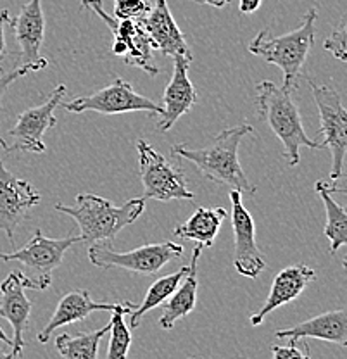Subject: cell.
Listing matches in <instances>:
<instances>
[{
	"label": "cell",
	"instance_id": "cell-1",
	"mask_svg": "<svg viewBox=\"0 0 347 359\" xmlns=\"http://www.w3.org/2000/svg\"><path fill=\"white\" fill-rule=\"evenodd\" d=\"M254 132L251 125H237L222 130L212 142L203 149H190L185 144H177L171 149L175 157L189 161L209 182L231 190L254 194L256 187L251 185L238 161V145L245 135Z\"/></svg>",
	"mask_w": 347,
	"mask_h": 359
},
{
	"label": "cell",
	"instance_id": "cell-2",
	"mask_svg": "<svg viewBox=\"0 0 347 359\" xmlns=\"http://www.w3.org/2000/svg\"><path fill=\"white\" fill-rule=\"evenodd\" d=\"M54 208L55 211L64 212L78 223L81 242L111 245L123 228L133 224L144 215L145 201L140 197L116 208L113 202L95 194H78L76 204L73 208L62 202H57Z\"/></svg>",
	"mask_w": 347,
	"mask_h": 359
},
{
	"label": "cell",
	"instance_id": "cell-3",
	"mask_svg": "<svg viewBox=\"0 0 347 359\" xmlns=\"http://www.w3.org/2000/svg\"><path fill=\"white\" fill-rule=\"evenodd\" d=\"M292 90L277 87L273 81H261L256 87L257 114L266 121L271 132L283 144L289 166H297L301 161V147L322 149L318 142L309 138L302 128L299 107Z\"/></svg>",
	"mask_w": 347,
	"mask_h": 359
},
{
	"label": "cell",
	"instance_id": "cell-4",
	"mask_svg": "<svg viewBox=\"0 0 347 359\" xmlns=\"http://www.w3.org/2000/svg\"><path fill=\"white\" fill-rule=\"evenodd\" d=\"M318 14L315 7L306 13L301 26L280 36H271L270 29H261L249 43V52L278 66L283 73V88H297L302 65L315 45V22Z\"/></svg>",
	"mask_w": 347,
	"mask_h": 359
},
{
	"label": "cell",
	"instance_id": "cell-5",
	"mask_svg": "<svg viewBox=\"0 0 347 359\" xmlns=\"http://www.w3.org/2000/svg\"><path fill=\"white\" fill-rule=\"evenodd\" d=\"M81 237L48 238L42 230H35V235L28 244L13 252H0L4 263H20L28 269L25 273L32 282L33 290H47L52 283V273L61 266L64 254L71 245L80 244Z\"/></svg>",
	"mask_w": 347,
	"mask_h": 359
},
{
	"label": "cell",
	"instance_id": "cell-6",
	"mask_svg": "<svg viewBox=\"0 0 347 359\" xmlns=\"http://www.w3.org/2000/svg\"><path fill=\"white\" fill-rule=\"evenodd\" d=\"M184 256V245L175 242L147 244L137 249L118 252L107 244H92L88 249V259L93 266L111 269L119 268L142 275H158L171 261Z\"/></svg>",
	"mask_w": 347,
	"mask_h": 359
},
{
	"label": "cell",
	"instance_id": "cell-7",
	"mask_svg": "<svg viewBox=\"0 0 347 359\" xmlns=\"http://www.w3.org/2000/svg\"><path fill=\"white\" fill-rule=\"evenodd\" d=\"M139 151V171L144 183V196L142 199L154 201H192L196 194L190 192L186 187L184 171L168 163L161 152L145 140L137 142Z\"/></svg>",
	"mask_w": 347,
	"mask_h": 359
},
{
	"label": "cell",
	"instance_id": "cell-8",
	"mask_svg": "<svg viewBox=\"0 0 347 359\" xmlns=\"http://www.w3.org/2000/svg\"><path fill=\"white\" fill-rule=\"evenodd\" d=\"M311 85L313 99L318 107L322 119V133L325 140L320 147H328L332 154L330 180L337 182L342 177L347 151V111L342 106V99L337 90L322 85L313 78H308Z\"/></svg>",
	"mask_w": 347,
	"mask_h": 359
},
{
	"label": "cell",
	"instance_id": "cell-9",
	"mask_svg": "<svg viewBox=\"0 0 347 359\" xmlns=\"http://www.w3.org/2000/svg\"><path fill=\"white\" fill-rule=\"evenodd\" d=\"M83 7H88L109 26L114 35L113 52L123 59L126 65L140 67L147 74L154 76L159 73L158 66L152 65V45L147 32L142 26L140 20H118L104 11L102 0H81Z\"/></svg>",
	"mask_w": 347,
	"mask_h": 359
},
{
	"label": "cell",
	"instance_id": "cell-10",
	"mask_svg": "<svg viewBox=\"0 0 347 359\" xmlns=\"http://www.w3.org/2000/svg\"><path fill=\"white\" fill-rule=\"evenodd\" d=\"M66 93H68L66 85H57L47 97L46 102L29 107L18 116L16 125L9 130L11 145L6 147L7 154H13V152L42 154L47 151L43 137H46L48 128L57 125L54 111L62 102V97H66Z\"/></svg>",
	"mask_w": 347,
	"mask_h": 359
},
{
	"label": "cell",
	"instance_id": "cell-11",
	"mask_svg": "<svg viewBox=\"0 0 347 359\" xmlns=\"http://www.w3.org/2000/svg\"><path fill=\"white\" fill-rule=\"evenodd\" d=\"M59 106H62V109L74 112V114H80V112L85 111H95L100 112V114H123V112L149 111L152 114H163L161 104L137 93L132 83L121 80V78H114L113 83L99 90V92L85 97H78V99L71 100V102H61Z\"/></svg>",
	"mask_w": 347,
	"mask_h": 359
},
{
	"label": "cell",
	"instance_id": "cell-12",
	"mask_svg": "<svg viewBox=\"0 0 347 359\" xmlns=\"http://www.w3.org/2000/svg\"><path fill=\"white\" fill-rule=\"evenodd\" d=\"M231 201V228L235 237L233 266L242 276L257 278L266 268V259L256 242L254 219L249 215L242 202V194L237 190L230 192Z\"/></svg>",
	"mask_w": 347,
	"mask_h": 359
},
{
	"label": "cell",
	"instance_id": "cell-13",
	"mask_svg": "<svg viewBox=\"0 0 347 359\" xmlns=\"http://www.w3.org/2000/svg\"><path fill=\"white\" fill-rule=\"evenodd\" d=\"M40 201L39 190L26 180L14 177L0 159V230L7 235L11 244H14L18 226Z\"/></svg>",
	"mask_w": 347,
	"mask_h": 359
},
{
	"label": "cell",
	"instance_id": "cell-14",
	"mask_svg": "<svg viewBox=\"0 0 347 359\" xmlns=\"http://www.w3.org/2000/svg\"><path fill=\"white\" fill-rule=\"evenodd\" d=\"M33 289L28 276L20 269L9 273L6 280L0 283V316L7 320L13 327V351L14 358L21 356L25 349V332L28 327L32 302L26 297L25 290Z\"/></svg>",
	"mask_w": 347,
	"mask_h": 359
},
{
	"label": "cell",
	"instance_id": "cell-15",
	"mask_svg": "<svg viewBox=\"0 0 347 359\" xmlns=\"http://www.w3.org/2000/svg\"><path fill=\"white\" fill-rule=\"evenodd\" d=\"M43 0H28L21 7L16 20H11L14 36L20 45L21 66H29L33 71H42L48 66L47 59L42 57L43 39H46V16L42 9Z\"/></svg>",
	"mask_w": 347,
	"mask_h": 359
},
{
	"label": "cell",
	"instance_id": "cell-16",
	"mask_svg": "<svg viewBox=\"0 0 347 359\" xmlns=\"http://www.w3.org/2000/svg\"><path fill=\"white\" fill-rule=\"evenodd\" d=\"M192 59L173 55V76L163 95V114L159 116V132H170L175 123L186 114L197 102V90L189 78Z\"/></svg>",
	"mask_w": 347,
	"mask_h": 359
},
{
	"label": "cell",
	"instance_id": "cell-17",
	"mask_svg": "<svg viewBox=\"0 0 347 359\" xmlns=\"http://www.w3.org/2000/svg\"><path fill=\"white\" fill-rule=\"evenodd\" d=\"M116 309H130V311H133L135 304L133 302H116V304H111V302H95L90 297V292L88 290L68 292L57 302V308H55L54 314H52L50 321H48L47 327L39 334V340L42 344H47L57 328L87 320L95 311L114 313Z\"/></svg>",
	"mask_w": 347,
	"mask_h": 359
},
{
	"label": "cell",
	"instance_id": "cell-18",
	"mask_svg": "<svg viewBox=\"0 0 347 359\" xmlns=\"http://www.w3.org/2000/svg\"><path fill=\"white\" fill-rule=\"evenodd\" d=\"M142 26L151 39L152 50H161L164 55H186L192 59L189 43L184 33L178 28L177 21L171 16L168 0H156V6L151 7L149 14L140 20Z\"/></svg>",
	"mask_w": 347,
	"mask_h": 359
},
{
	"label": "cell",
	"instance_id": "cell-19",
	"mask_svg": "<svg viewBox=\"0 0 347 359\" xmlns=\"http://www.w3.org/2000/svg\"><path fill=\"white\" fill-rule=\"evenodd\" d=\"M315 278V269L306 266V264H294V266H287L285 269H282L275 276L273 283H271L270 294H268L263 308L251 316V325L257 327V325H261L266 320L268 314L299 297L302 292L306 290V287Z\"/></svg>",
	"mask_w": 347,
	"mask_h": 359
},
{
	"label": "cell",
	"instance_id": "cell-20",
	"mask_svg": "<svg viewBox=\"0 0 347 359\" xmlns=\"http://www.w3.org/2000/svg\"><path fill=\"white\" fill-rule=\"evenodd\" d=\"M277 339H289L290 344H296L299 339H313L327 340L337 346H346L347 344V313L344 309L337 311H327L318 316L306 320L292 328H283V330L275 332Z\"/></svg>",
	"mask_w": 347,
	"mask_h": 359
},
{
	"label": "cell",
	"instance_id": "cell-21",
	"mask_svg": "<svg viewBox=\"0 0 347 359\" xmlns=\"http://www.w3.org/2000/svg\"><path fill=\"white\" fill-rule=\"evenodd\" d=\"M203 245L197 244L193 247L192 256L189 261V271H186L184 283L177 287V290L170 295L168 304H164L163 314L159 318V327L163 330H173L175 323L186 314L193 311L197 304V287H199V280H197V264H199L200 254H203Z\"/></svg>",
	"mask_w": 347,
	"mask_h": 359
},
{
	"label": "cell",
	"instance_id": "cell-22",
	"mask_svg": "<svg viewBox=\"0 0 347 359\" xmlns=\"http://www.w3.org/2000/svg\"><path fill=\"white\" fill-rule=\"evenodd\" d=\"M225 218L226 211L223 208H197L184 224L175 228L173 233L184 241H193L203 247H211Z\"/></svg>",
	"mask_w": 347,
	"mask_h": 359
},
{
	"label": "cell",
	"instance_id": "cell-23",
	"mask_svg": "<svg viewBox=\"0 0 347 359\" xmlns=\"http://www.w3.org/2000/svg\"><path fill=\"white\" fill-rule=\"evenodd\" d=\"M316 194L320 199L323 201L325 211H327V224H325V237L330 241V254H337L341 247L347 245V215L346 209L339 204L334 197L330 196L332 192H342L344 189H337V187L328 185L327 182H318L315 185Z\"/></svg>",
	"mask_w": 347,
	"mask_h": 359
},
{
	"label": "cell",
	"instance_id": "cell-24",
	"mask_svg": "<svg viewBox=\"0 0 347 359\" xmlns=\"http://www.w3.org/2000/svg\"><path fill=\"white\" fill-rule=\"evenodd\" d=\"M186 271H189V264L178 269V271L171 273V275L161 276L159 280H156V282L149 287L144 301H142L139 306H135V309L130 313V327L137 328L140 325L142 316H144L145 313L151 311V309H154V308H158V306H161L163 302L166 301V299L170 297L175 290H177V287L180 285L182 280L185 278Z\"/></svg>",
	"mask_w": 347,
	"mask_h": 359
},
{
	"label": "cell",
	"instance_id": "cell-25",
	"mask_svg": "<svg viewBox=\"0 0 347 359\" xmlns=\"http://www.w3.org/2000/svg\"><path fill=\"white\" fill-rule=\"evenodd\" d=\"M111 323L99 330L88 332V334L69 335L61 334L55 339V349L59 351L62 359H97L99 344L104 335L109 332Z\"/></svg>",
	"mask_w": 347,
	"mask_h": 359
},
{
	"label": "cell",
	"instance_id": "cell-26",
	"mask_svg": "<svg viewBox=\"0 0 347 359\" xmlns=\"http://www.w3.org/2000/svg\"><path fill=\"white\" fill-rule=\"evenodd\" d=\"M132 313L130 309H116L111 320V340L106 359H128L130 346H132V332L125 323V314Z\"/></svg>",
	"mask_w": 347,
	"mask_h": 359
},
{
	"label": "cell",
	"instance_id": "cell-27",
	"mask_svg": "<svg viewBox=\"0 0 347 359\" xmlns=\"http://www.w3.org/2000/svg\"><path fill=\"white\" fill-rule=\"evenodd\" d=\"M151 11L147 0H114V18L139 21Z\"/></svg>",
	"mask_w": 347,
	"mask_h": 359
},
{
	"label": "cell",
	"instance_id": "cell-28",
	"mask_svg": "<svg viewBox=\"0 0 347 359\" xmlns=\"http://www.w3.org/2000/svg\"><path fill=\"white\" fill-rule=\"evenodd\" d=\"M346 33H347L346 20H341L337 28H335L334 32H332V35L323 42L325 50L334 54V57H337L339 61H346V42H347Z\"/></svg>",
	"mask_w": 347,
	"mask_h": 359
},
{
	"label": "cell",
	"instance_id": "cell-29",
	"mask_svg": "<svg viewBox=\"0 0 347 359\" xmlns=\"http://www.w3.org/2000/svg\"><path fill=\"white\" fill-rule=\"evenodd\" d=\"M32 67L29 66H18L16 69H11L7 73L0 74V109H2V99L6 95V92L9 90L11 85L18 80V78L25 76V74L32 73Z\"/></svg>",
	"mask_w": 347,
	"mask_h": 359
},
{
	"label": "cell",
	"instance_id": "cell-30",
	"mask_svg": "<svg viewBox=\"0 0 347 359\" xmlns=\"http://www.w3.org/2000/svg\"><path fill=\"white\" fill-rule=\"evenodd\" d=\"M271 353L273 359H308L309 349L306 347V354L301 349H297L296 344H289V346H271Z\"/></svg>",
	"mask_w": 347,
	"mask_h": 359
},
{
	"label": "cell",
	"instance_id": "cell-31",
	"mask_svg": "<svg viewBox=\"0 0 347 359\" xmlns=\"http://www.w3.org/2000/svg\"><path fill=\"white\" fill-rule=\"evenodd\" d=\"M11 22V14L7 9L0 11V71H2V61L7 55L6 45V26Z\"/></svg>",
	"mask_w": 347,
	"mask_h": 359
},
{
	"label": "cell",
	"instance_id": "cell-32",
	"mask_svg": "<svg viewBox=\"0 0 347 359\" xmlns=\"http://www.w3.org/2000/svg\"><path fill=\"white\" fill-rule=\"evenodd\" d=\"M263 0H238V11L242 14H252L259 9Z\"/></svg>",
	"mask_w": 347,
	"mask_h": 359
},
{
	"label": "cell",
	"instance_id": "cell-33",
	"mask_svg": "<svg viewBox=\"0 0 347 359\" xmlns=\"http://www.w3.org/2000/svg\"><path fill=\"white\" fill-rule=\"evenodd\" d=\"M193 2L207 4V6H212V7H225L229 6L231 0H193Z\"/></svg>",
	"mask_w": 347,
	"mask_h": 359
},
{
	"label": "cell",
	"instance_id": "cell-34",
	"mask_svg": "<svg viewBox=\"0 0 347 359\" xmlns=\"http://www.w3.org/2000/svg\"><path fill=\"white\" fill-rule=\"evenodd\" d=\"M0 340H2L4 344H7V346H13V340H11L9 337H7L6 334H4V330H2V328H0Z\"/></svg>",
	"mask_w": 347,
	"mask_h": 359
},
{
	"label": "cell",
	"instance_id": "cell-35",
	"mask_svg": "<svg viewBox=\"0 0 347 359\" xmlns=\"http://www.w3.org/2000/svg\"><path fill=\"white\" fill-rule=\"evenodd\" d=\"M0 359H14L13 353H0Z\"/></svg>",
	"mask_w": 347,
	"mask_h": 359
},
{
	"label": "cell",
	"instance_id": "cell-36",
	"mask_svg": "<svg viewBox=\"0 0 347 359\" xmlns=\"http://www.w3.org/2000/svg\"><path fill=\"white\" fill-rule=\"evenodd\" d=\"M189 359H196V358H189Z\"/></svg>",
	"mask_w": 347,
	"mask_h": 359
},
{
	"label": "cell",
	"instance_id": "cell-37",
	"mask_svg": "<svg viewBox=\"0 0 347 359\" xmlns=\"http://www.w3.org/2000/svg\"><path fill=\"white\" fill-rule=\"evenodd\" d=\"M308 359H311V358H308Z\"/></svg>",
	"mask_w": 347,
	"mask_h": 359
}]
</instances>
